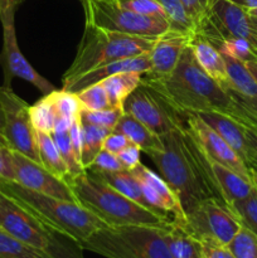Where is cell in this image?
<instances>
[{"label":"cell","mask_w":257,"mask_h":258,"mask_svg":"<svg viewBox=\"0 0 257 258\" xmlns=\"http://www.w3.org/2000/svg\"><path fill=\"white\" fill-rule=\"evenodd\" d=\"M160 138L163 149L150 151L148 155L178 197L184 214L209 199L228 208L212 169L211 158L188 126Z\"/></svg>","instance_id":"cell-1"},{"label":"cell","mask_w":257,"mask_h":258,"mask_svg":"<svg viewBox=\"0 0 257 258\" xmlns=\"http://www.w3.org/2000/svg\"><path fill=\"white\" fill-rule=\"evenodd\" d=\"M163 93L183 113L232 110L231 96L201 68L190 44L184 49L175 70L158 80H141Z\"/></svg>","instance_id":"cell-2"},{"label":"cell","mask_w":257,"mask_h":258,"mask_svg":"<svg viewBox=\"0 0 257 258\" xmlns=\"http://www.w3.org/2000/svg\"><path fill=\"white\" fill-rule=\"evenodd\" d=\"M76 202L105 222L108 227L159 226L173 219L155 213L127 198L88 171L66 179Z\"/></svg>","instance_id":"cell-3"},{"label":"cell","mask_w":257,"mask_h":258,"mask_svg":"<svg viewBox=\"0 0 257 258\" xmlns=\"http://www.w3.org/2000/svg\"><path fill=\"white\" fill-rule=\"evenodd\" d=\"M0 191L12 198L52 228L82 243L107 224L77 202L54 198L24 188L14 180L0 181Z\"/></svg>","instance_id":"cell-4"},{"label":"cell","mask_w":257,"mask_h":258,"mask_svg":"<svg viewBox=\"0 0 257 258\" xmlns=\"http://www.w3.org/2000/svg\"><path fill=\"white\" fill-rule=\"evenodd\" d=\"M156 39L158 37L122 34L86 23L76 57L63 75L62 85L107 63L149 53Z\"/></svg>","instance_id":"cell-5"},{"label":"cell","mask_w":257,"mask_h":258,"mask_svg":"<svg viewBox=\"0 0 257 258\" xmlns=\"http://www.w3.org/2000/svg\"><path fill=\"white\" fill-rule=\"evenodd\" d=\"M0 228L50 258H83L77 241L52 228L0 191Z\"/></svg>","instance_id":"cell-6"},{"label":"cell","mask_w":257,"mask_h":258,"mask_svg":"<svg viewBox=\"0 0 257 258\" xmlns=\"http://www.w3.org/2000/svg\"><path fill=\"white\" fill-rule=\"evenodd\" d=\"M166 226H107L80 246L106 258H173L164 238Z\"/></svg>","instance_id":"cell-7"},{"label":"cell","mask_w":257,"mask_h":258,"mask_svg":"<svg viewBox=\"0 0 257 258\" xmlns=\"http://www.w3.org/2000/svg\"><path fill=\"white\" fill-rule=\"evenodd\" d=\"M85 9L86 23L140 37H159L170 29L166 19L146 17L121 7L115 0H81Z\"/></svg>","instance_id":"cell-8"},{"label":"cell","mask_w":257,"mask_h":258,"mask_svg":"<svg viewBox=\"0 0 257 258\" xmlns=\"http://www.w3.org/2000/svg\"><path fill=\"white\" fill-rule=\"evenodd\" d=\"M123 111L159 136L186 126V113L179 111L163 93L144 82L128 96Z\"/></svg>","instance_id":"cell-9"},{"label":"cell","mask_w":257,"mask_h":258,"mask_svg":"<svg viewBox=\"0 0 257 258\" xmlns=\"http://www.w3.org/2000/svg\"><path fill=\"white\" fill-rule=\"evenodd\" d=\"M199 242L228 246L239 229V222L226 206L217 201L203 202L185 214L180 224Z\"/></svg>","instance_id":"cell-10"},{"label":"cell","mask_w":257,"mask_h":258,"mask_svg":"<svg viewBox=\"0 0 257 258\" xmlns=\"http://www.w3.org/2000/svg\"><path fill=\"white\" fill-rule=\"evenodd\" d=\"M15 9H9L0 15L3 25V48L0 52V66L4 72V87L12 88L13 78H22L32 83L43 96L55 90L54 86L40 76L23 55L18 44L14 24Z\"/></svg>","instance_id":"cell-11"},{"label":"cell","mask_w":257,"mask_h":258,"mask_svg":"<svg viewBox=\"0 0 257 258\" xmlns=\"http://www.w3.org/2000/svg\"><path fill=\"white\" fill-rule=\"evenodd\" d=\"M0 101L5 113L4 136L10 150H15L40 164L35 130L32 125L29 107L12 88L0 87Z\"/></svg>","instance_id":"cell-12"},{"label":"cell","mask_w":257,"mask_h":258,"mask_svg":"<svg viewBox=\"0 0 257 258\" xmlns=\"http://www.w3.org/2000/svg\"><path fill=\"white\" fill-rule=\"evenodd\" d=\"M194 32L214 45L228 38H244L251 42V18L244 8L231 0H213L207 17Z\"/></svg>","instance_id":"cell-13"},{"label":"cell","mask_w":257,"mask_h":258,"mask_svg":"<svg viewBox=\"0 0 257 258\" xmlns=\"http://www.w3.org/2000/svg\"><path fill=\"white\" fill-rule=\"evenodd\" d=\"M10 155H12L13 169H14V181L19 183L24 188L38 193L76 202L75 196L68 184L63 179L58 178L47 170L42 164L32 160L19 151L10 150Z\"/></svg>","instance_id":"cell-14"},{"label":"cell","mask_w":257,"mask_h":258,"mask_svg":"<svg viewBox=\"0 0 257 258\" xmlns=\"http://www.w3.org/2000/svg\"><path fill=\"white\" fill-rule=\"evenodd\" d=\"M131 171L140 181L144 197L151 211L169 217L179 224L185 221V214L181 209L178 197L160 175L154 173L143 163L136 165Z\"/></svg>","instance_id":"cell-15"},{"label":"cell","mask_w":257,"mask_h":258,"mask_svg":"<svg viewBox=\"0 0 257 258\" xmlns=\"http://www.w3.org/2000/svg\"><path fill=\"white\" fill-rule=\"evenodd\" d=\"M186 126L198 139L212 160L232 169L243 178L251 180V171L247 164L232 149V146L224 139H222L201 116L193 112L186 113Z\"/></svg>","instance_id":"cell-16"},{"label":"cell","mask_w":257,"mask_h":258,"mask_svg":"<svg viewBox=\"0 0 257 258\" xmlns=\"http://www.w3.org/2000/svg\"><path fill=\"white\" fill-rule=\"evenodd\" d=\"M193 33L175 32L169 29L158 37L150 50V71L141 75V80H158L170 75L175 70L184 49L190 44Z\"/></svg>","instance_id":"cell-17"},{"label":"cell","mask_w":257,"mask_h":258,"mask_svg":"<svg viewBox=\"0 0 257 258\" xmlns=\"http://www.w3.org/2000/svg\"><path fill=\"white\" fill-rule=\"evenodd\" d=\"M150 52L135 55V57L123 58V59L115 60V62L107 63V64L95 68V70L65 83V85H62V90L77 93L80 91L85 90V88L90 87V86L101 82V81L110 77V76L117 75V73L121 72H139L143 75V73L150 71Z\"/></svg>","instance_id":"cell-18"},{"label":"cell","mask_w":257,"mask_h":258,"mask_svg":"<svg viewBox=\"0 0 257 258\" xmlns=\"http://www.w3.org/2000/svg\"><path fill=\"white\" fill-rule=\"evenodd\" d=\"M197 115L201 116L222 139H224L232 146V149L241 156L244 163H248L251 150L244 136L243 126L238 121L234 120L228 113L219 112V111L198 112Z\"/></svg>","instance_id":"cell-19"},{"label":"cell","mask_w":257,"mask_h":258,"mask_svg":"<svg viewBox=\"0 0 257 258\" xmlns=\"http://www.w3.org/2000/svg\"><path fill=\"white\" fill-rule=\"evenodd\" d=\"M191 50L196 57V60L201 66L202 70L216 81L223 90L228 88V77H227L226 62L223 54L217 49L214 44L202 37L201 34L194 32L190 42Z\"/></svg>","instance_id":"cell-20"},{"label":"cell","mask_w":257,"mask_h":258,"mask_svg":"<svg viewBox=\"0 0 257 258\" xmlns=\"http://www.w3.org/2000/svg\"><path fill=\"white\" fill-rule=\"evenodd\" d=\"M226 62L228 88L227 92L237 96L251 106L257 105V83L246 63L223 54Z\"/></svg>","instance_id":"cell-21"},{"label":"cell","mask_w":257,"mask_h":258,"mask_svg":"<svg viewBox=\"0 0 257 258\" xmlns=\"http://www.w3.org/2000/svg\"><path fill=\"white\" fill-rule=\"evenodd\" d=\"M211 161L213 173L221 186L222 194L228 204V208L236 202L246 199L254 190L252 180L243 178L234 170L217 163V161H213L212 159Z\"/></svg>","instance_id":"cell-22"},{"label":"cell","mask_w":257,"mask_h":258,"mask_svg":"<svg viewBox=\"0 0 257 258\" xmlns=\"http://www.w3.org/2000/svg\"><path fill=\"white\" fill-rule=\"evenodd\" d=\"M115 133H120L125 135L133 144L138 145L144 153L160 150L163 149V141L159 135L146 127L143 122L131 116L130 113H123L118 122L116 123Z\"/></svg>","instance_id":"cell-23"},{"label":"cell","mask_w":257,"mask_h":258,"mask_svg":"<svg viewBox=\"0 0 257 258\" xmlns=\"http://www.w3.org/2000/svg\"><path fill=\"white\" fill-rule=\"evenodd\" d=\"M164 238L173 258H202L201 242L176 222L171 221L164 228Z\"/></svg>","instance_id":"cell-24"},{"label":"cell","mask_w":257,"mask_h":258,"mask_svg":"<svg viewBox=\"0 0 257 258\" xmlns=\"http://www.w3.org/2000/svg\"><path fill=\"white\" fill-rule=\"evenodd\" d=\"M88 171V170H86ZM90 174L95 175L96 178L101 179L102 181L107 183L116 190L120 191L127 198L133 199L136 203L141 204L145 208L150 209L148 207L145 197H144L143 188H141L140 181L138 180L131 170H120V171H88ZM151 211V209H150Z\"/></svg>","instance_id":"cell-25"},{"label":"cell","mask_w":257,"mask_h":258,"mask_svg":"<svg viewBox=\"0 0 257 258\" xmlns=\"http://www.w3.org/2000/svg\"><path fill=\"white\" fill-rule=\"evenodd\" d=\"M113 108H123L128 96L141 83V73L121 72L101 81Z\"/></svg>","instance_id":"cell-26"},{"label":"cell","mask_w":257,"mask_h":258,"mask_svg":"<svg viewBox=\"0 0 257 258\" xmlns=\"http://www.w3.org/2000/svg\"><path fill=\"white\" fill-rule=\"evenodd\" d=\"M35 139H37L40 164L47 170L54 174L55 176L66 180L70 176V171H68L67 165H66L52 135L47 133H42V131H35Z\"/></svg>","instance_id":"cell-27"},{"label":"cell","mask_w":257,"mask_h":258,"mask_svg":"<svg viewBox=\"0 0 257 258\" xmlns=\"http://www.w3.org/2000/svg\"><path fill=\"white\" fill-rule=\"evenodd\" d=\"M82 123V153H81V164L83 169H88V166L92 164L96 156L102 150L103 141L110 131L108 128L101 127V126L93 125V123L85 122Z\"/></svg>","instance_id":"cell-28"},{"label":"cell","mask_w":257,"mask_h":258,"mask_svg":"<svg viewBox=\"0 0 257 258\" xmlns=\"http://www.w3.org/2000/svg\"><path fill=\"white\" fill-rule=\"evenodd\" d=\"M0 258H50L45 252L15 238L0 228Z\"/></svg>","instance_id":"cell-29"},{"label":"cell","mask_w":257,"mask_h":258,"mask_svg":"<svg viewBox=\"0 0 257 258\" xmlns=\"http://www.w3.org/2000/svg\"><path fill=\"white\" fill-rule=\"evenodd\" d=\"M29 115L30 120H32V125L35 131H42V133L47 134L53 133L57 115H55V110L54 106H53L50 93L44 95L34 105L30 106Z\"/></svg>","instance_id":"cell-30"},{"label":"cell","mask_w":257,"mask_h":258,"mask_svg":"<svg viewBox=\"0 0 257 258\" xmlns=\"http://www.w3.org/2000/svg\"><path fill=\"white\" fill-rule=\"evenodd\" d=\"M50 96H52L57 120H67L73 122L81 117L82 106H81L80 100H78L76 93L68 92L62 88L60 90L55 88L54 91L50 92Z\"/></svg>","instance_id":"cell-31"},{"label":"cell","mask_w":257,"mask_h":258,"mask_svg":"<svg viewBox=\"0 0 257 258\" xmlns=\"http://www.w3.org/2000/svg\"><path fill=\"white\" fill-rule=\"evenodd\" d=\"M229 211L233 213L242 228L247 229L257 238V189L254 188L246 199L232 204Z\"/></svg>","instance_id":"cell-32"},{"label":"cell","mask_w":257,"mask_h":258,"mask_svg":"<svg viewBox=\"0 0 257 258\" xmlns=\"http://www.w3.org/2000/svg\"><path fill=\"white\" fill-rule=\"evenodd\" d=\"M165 12L171 30L193 33L196 30L193 20L189 18L180 0H156Z\"/></svg>","instance_id":"cell-33"},{"label":"cell","mask_w":257,"mask_h":258,"mask_svg":"<svg viewBox=\"0 0 257 258\" xmlns=\"http://www.w3.org/2000/svg\"><path fill=\"white\" fill-rule=\"evenodd\" d=\"M216 47L222 54L229 55L244 63L257 59V49L244 38H228L217 43Z\"/></svg>","instance_id":"cell-34"},{"label":"cell","mask_w":257,"mask_h":258,"mask_svg":"<svg viewBox=\"0 0 257 258\" xmlns=\"http://www.w3.org/2000/svg\"><path fill=\"white\" fill-rule=\"evenodd\" d=\"M76 95L80 100L82 110L102 111L113 108L107 96V92H106V90L101 83L90 86V87L77 92Z\"/></svg>","instance_id":"cell-35"},{"label":"cell","mask_w":257,"mask_h":258,"mask_svg":"<svg viewBox=\"0 0 257 258\" xmlns=\"http://www.w3.org/2000/svg\"><path fill=\"white\" fill-rule=\"evenodd\" d=\"M50 135H52L53 140H54L55 145H57L58 150H59L66 165H67L68 171H70V176H76L78 175V174L86 171L85 169H83V166L81 165V161L78 160L75 150H73L72 143H71L70 130L53 131Z\"/></svg>","instance_id":"cell-36"},{"label":"cell","mask_w":257,"mask_h":258,"mask_svg":"<svg viewBox=\"0 0 257 258\" xmlns=\"http://www.w3.org/2000/svg\"><path fill=\"white\" fill-rule=\"evenodd\" d=\"M228 248L236 258H257V238L247 229L241 228Z\"/></svg>","instance_id":"cell-37"},{"label":"cell","mask_w":257,"mask_h":258,"mask_svg":"<svg viewBox=\"0 0 257 258\" xmlns=\"http://www.w3.org/2000/svg\"><path fill=\"white\" fill-rule=\"evenodd\" d=\"M125 113L123 108H111V110L102 111H81V121L93 123V125L101 126V127L108 128L113 131L116 123L121 118V116Z\"/></svg>","instance_id":"cell-38"},{"label":"cell","mask_w":257,"mask_h":258,"mask_svg":"<svg viewBox=\"0 0 257 258\" xmlns=\"http://www.w3.org/2000/svg\"><path fill=\"white\" fill-rule=\"evenodd\" d=\"M115 2L118 3L121 7L126 8L134 13H138V14L146 15V17L163 18V19L168 20L165 12L156 0H115Z\"/></svg>","instance_id":"cell-39"},{"label":"cell","mask_w":257,"mask_h":258,"mask_svg":"<svg viewBox=\"0 0 257 258\" xmlns=\"http://www.w3.org/2000/svg\"><path fill=\"white\" fill-rule=\"evenodd\" d=\"M88 171H120L126 170L125 166L120 161L118 156L116 154L110 153V151L101 150L98 155L96 156L95 160L92 161L88 169Z\"/></svg>","instance_id":"cell-40"},{"label":"cell","mask_w":257,"mask_h":258,"mask_svg":"<svg viewBox=\"0 0 257 258\" xmlns=\"http://www.w3.org/2000/svg\"><path fill=\"white\" fill-rule=\"evenodd\" d=\"M186 14L193 20L196 28L207 17L213 0H180Z\"/></svg>","instance_id":"cell-41"},{"label":"cell","mask_w":257,"mask_h":258,"mask_svg":"<svg viewBox=\"0 0 257 258\" xmlns=\"http://www.w3.org/2000/svg\"><path fill=\"white\" fill-rule=\"evenodd\" d=\"M130 144L131 141L128 140L125 135L112 131V133H110L107 136H106L105 141H103L102 149L103 150L110 151V153L116 154V155H117V154H120L123 149L127 148Z\"/></svg>","instance_id":"cell-42"},{"label":"cell","mask_w":257,"mask_h":258,"mask_svg":"<svg viewBox=\"0 0 257 258\" xmlns=\"http://www.w3.org/2000/svg\"><path fill=\"white\" fill-rule=\"evenodd\" d=\"M117 156L126 170H133L136 165L141 163V149L131 143L127 148L123 149L120 154H117Z\"/></svg>","instance_id":"cell-43"},{"label":"cell","mask_w":257,"mask_h":258,"mask_svg":"<svg viewBox=\"0 0 257 258\" xmlns=\"http://www.w3.org/2000/svg\"><path fill=\"white\" fill-rule=\"evenodd\" d=\"M202 258H236L228 246L211 243V242H201Z\"/></svg>","instance_id":"cell-44"},{"label":"cell","mask_w":257,"mask_h":258,"mask_svg":"<svg viewBox=\"0 0 257 258\" xmlns=\"http://www.w3.org/2000/svg\"><path fill=\"white\" fill-rule=\"evenodd\" d=\"M15 180L10 149L0 146V181Z\"/></svg>","instance_id":"cell-45"},{"label":"cell","mask_w":257,"mask_h":258,"mask_svg":"<svg viewBox=\"0 0 257 258\" xmlns=\"http://www.w3.org/2000/svg\"><path fill=\"white\" fill-rule=\"evenodd\" d=\"M241 125L243 126L244 136H246L249 150H251L252 154H254V155L257 156V127L246 125V123H241Z\"/></svg>","instance_id":"cell-46"},{"label":"cell","mask_w":257,"mask_h":258,"mask_svg":"<svg viewBox=\"0 0 257 258\" xmlns=\"http://www.w3.org/2000/svg\"><path fill=\"white\" fill-rule=\"evenodd\" d=\"M231 2L236 3V4L244 8L246 10L257 9V0H231Z\"/></svg>","instance_id":"cell-47"},{"label":"cell","mask_w":257,"mask_h":258,"mask_svg":"<svg viewBox=\"0 0 257 258\" xmlns=\"http://www.w3.org/2000/svg\"><path fill=\"white\" fill-rule=\"evenodd\" d=\"M251 18V30H252V39L251 44L257 49V18Z\"/></svg>","instance_id":"cell-48"},{"label":"cell","mask_w":257,"mask_h":258,"mask_svg":"<svg viewBox=\"0 0 257 258\" xmlns=\"http://www.w3.org/2000/svg\"><path fill=\"white\" fill-rule=\"evenodd\" d=\"M9 9H15L17 7L12 3V0H0V15L4 14L5 12H8Z\"/></svg>","instance_id":"cell-49"},{"label":"cell","mask_w":257,"mask_h":258,"mask_svg":"<svg viewBox=\"0 0 257 258\" xmlns=\"http://www.w3.org/2000/svg\"><path fill=\"white\" fill-rule=\"evenodd\" d=\"M246 66L247 68H248L249 72H251L252 77L254 78V81H256L257 83V59L251 60V62H246Z\"/></svg>","instance_id":"cell-50"},{"label":"cell","mask_w":257,"mask_h":258,"mask_svg":"<svg viewBox=\"0 0 257 258\" xmlns=\"http://www.w3.org/2000/svg\"><path fill=\"white\" fill-rule=\"evenodd\" d=\"M247 166H248V169H252V170H254L257 173V156L254 154L251 153Z\"/></svg>","instance_id":"cell-51"},{"label":"cell","mask_w":257,"mask_h":258,"mask_svg":"<svg viewBox=\"0 0 257 258\" xmlns=\"http://www.w3.org/2000/svg\"><path fill=\"white\" fill-rule=\"evenodd\" d=\"M4 127H5V113L4 108H3V103L0 101V133L4 135Z\"/></svg>","instance_id":"cell-52"},{"label":"cell","mask_w":257,"mask_h":258,"mask_svg":"<svg viewBox=\"0 0 257 258\" xmlns=\"http://www.w3.org/2000/svg\"><path fill=\"white\" fill-rule=\"evenodd\" d=\"M249 171H251V180H252V183H253L254 188L257 189V173L254 170H252V169H249Z\"/></svg>","instance_id":"cell-53"},{"label":"cell","mask_w":257,"mask_h":258,"mask_svg":"<svg viewBox=\"0 0 257 258\" xmlns=\"http://www.w3.org/2000/svg\"><path fill=\"white\" fill-rule=\"evenodd\" d=\"M0 146H4V148H9V144H8L5 136L0 133Z\"/></svg>","instance_id":"cell-54"},{"label":"cell","mask_w":257,"mask_h":258,"mask_svg":"<svg viewBox=\"0 0 257 258\" xmlns=\"http://www.w3.org/2000/svg\"><path fill=\"white\" fill-rule=\"evenodd\" d=\"M247 13H248V15H249V17L257 18V9H251V10H247Z\"/></svg>","instance_id":"cell-55"},{"label":"cell","mask_w":257,"mask_h":258,"mask_svg":"<svg viewBox=\"0 0 257 258\" xmlns=\"http://www.w3.org/2000/svg\"><path fill=\"white\" fill-rule=\"evenodd\" d=\"M23 2H24V0H12V3H13V4H14L17 8H18V5H19L20 3H23Z\"/></svg>","instance_id":"cell-56"}]
</instances>
